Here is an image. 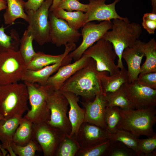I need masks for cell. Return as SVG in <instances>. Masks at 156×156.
Masks as SVG:
<instances>
[{
  "instance_id": "19",
  "label": "cell",
  "mask_w": 156,
  "mask_h": 156,
  "mask_svg": "<svg viewBox=\"0 0 156 156\" xmlns=\"http://www.w3.org/2000/svg\"><path fill=\"white\" fill-rule=\"evenodd\" d=\"M72 59L68 55L62 61L35 70L27 69L21 79L23 82L37 83L42 86L46 85L51 75L61 67L70 63Z\"/></svg>"
},
{
  "instance_id": "5",
  "label": "cell",
  "mask_w": 156,
  "mask_h": 156,
  "mask_svg": "<svg viewBox=\"0 0 156 156\" xmlns=\"http://www.w3.org/2000/svg\"><path fill=\"white\" fill-rule=\"evenodd\" d=\"M45 95L48 107L50 111V117L47 123L51 125L69 135L71 127L67 114L69 103L59 90L42 86Z\"/></svg>"
},
{
  "instance_id": "2",
  "label": "cell",
  "mask_w": 156,
  "mask_h": 156,
  "mask_svg": "<svg viewBox=\"0 0 156 156\" xmlns=\"http://www.w3.org/2000/svg\"><path fill=\"white\" fill-rule=\"evenodd\" d=\"M111 31L105 33L101 38L110 42L118 57L117 66L120 70L125 68L122 58L124 49L133 46L142 33L140 24L122 20L113 19Z\"/></svg>"
},
{
  "instance_id": "11",
  "label": "cell",
  "mask_w": 156,
  "mask_h": 156,
  "mask_svg": "<svg viewBox=\"0 0 156 156\" xmlns=\"http://www.w3.org/2000/svg\"><path fill=\"white\" fill-rule=\"evenodd\" d=\"M112 22L104 21L98 24L90 22L82 27L81 36L82 40L81 44L68 54L75 61L79 60L84 52L97 41L101 38L107 31L111 29Z\"/></svg>"
},
{
  "instance_id": "41",
  "label": "cell",
  "mask_w": 156,
  "mask_h": 156,
  "mask_svg": "<svg viewBox=\"0 0 156 156\" xmlns=\"http://www.w3.org/2000/svg\"><path fill=\"white\" fill-rule=\"evenodd\" d=\"M44 0H28L25 2V10H37L42 5Z\"/></svg>"
},
{
  "instance_id": "48",
  "label": "cell",
  "mask_w": 156,
  "mask_h": 156,
  "mask_svg": "<svg viewBox=\"0 0 156 156\" xmlns=\"http://www.w3.org/2000/svg\"></svg>"
},
{
  "instance_id": "20",
  "label": "cell",
  "mask_w": 156,
  "mask_h": 156,
  "mask_svg": "<svg viewBox=\"0 0 156 156\" xmlns=\"http://www.w3.org/2000/svg\"><path fill=\"white\" fill-rule=\"evenodd\" d=\"M62 92L67 99L70 106L68 118L71 130L69 136L76 138L79 129L84 122L85 110L84 109L81 108L78 104L79 98L78 96L70 92Z\"/></svg>"
},
{
  "instance_id": "16",
  "label": "cell",
  "mask_w": 156,
  "mask_h": 156,
  "mask_svg": "<svg viewBox=\"0 0 156 156\" xmlns=\"http://www.w3.org/2000/svg\"><path fill=\"white\" fill-rule=\"evenodd\" d=\"M145 43L138 39L133 46L126 48L123 51L122 58L125 61L127 66L129 83L136 80L140 73L142 60L144 56Z\"/></svg>"
},
{
  "instance_id": "33",
  "label": "cell",
  "mask_w": 156,
  "mask_h": 156,
  "mask_svg": "<svg viewBox=\"0 0 156 156\" xmlns=\"http://www.w3.org/2000/svg\"><path fill=\"white\" fill-rule=\"evenodd\" d=\"M80 148L75 138L66 135L60 144L55 156H75Z\"/></svg>"
},
{
  "instance_id": "17",
  "label": "cell",
  "mask_w": 156,
  "mask_h": 156,
  "mask_svg": "<svg viewBox=\"0 0 156 156\" xmlns=\"http://www.w3.org/2000/svg\"><path fill=\"white\" fill-rule=\"evenodd\" d=\"M112 134L106 129L84 122L79 129L76 139L81 148H86L110 139Z\"/></svg>"
},
{
  "instance_id": "39",
  "label": "cell",
  "mask_w": 156,
  "mask_h": 156,
  "mask_svg": "<svg viewBox=\"0 0 156 156\" xmlns=\"http://www.w3.org/2000/svg\"><path fill=\"white\" fill-rule=\"evenodd\" d=\"M122 146L120 144H113L107 156H131L136 155L134 152L125 146Z\"/></svg>"
},
{
  "instance_id": "25",
  "label": "cell",
  "mask_w": 156,
  "mask_h": 156,
  "mask_svg": "<svg viewBox=\"0 0 156 156\" xmlns=\"http://www.w3.org/2000/svg\"><path fill=\"white\" fill-rule=\"evenodd\" d=\"M33 123L24 117L20 119L19 125L13 137V141L20 146L26 145L32 139Z\"/></svg>"
},
{
  "instance_id": "45",
  "label": "cell",
  "mask_w": 156,
  "mask_h": 156,
  "mask_svg": "<svg viewBox=\"0 0 156 156\" xmlns=\"http://www.w3.org/2000/svg\"><path fill=\"white\" fill-rule=\"evenodd\" d=\"M5 120L3 116L0 113V120Z\"/></svg>"
},
{
  "instance_id": "44",
  "label": "cell",
  "mask_w": 156,
  "mask_h": 156,
  "mask_svg": "<svg viewBox=\"0 0 156 156\" xmlns=\"http://www.w3.org/2000/svg\"><path fill=\"white\" fill-rule=\"evenodd\" d=\"M152 6V12L156 13V0H151Z\"/></svg>"
},
{
  "instance_id": "30",
  "label": "cell",
  "mask_w": 156,
  "mask_h": 156,
  "mask_svg": "<svg viewBox=\"0 0 156 156\" xmlns=\"http://www.w3.org/2000/svg\"><path fill=\"white\" fill-rule=\"evenodd\" d=\"M124 84L116 91L105 94L107 106L118 107L124 110L134 109L128 99Z\"/></svg>"
},
{
  "instance_id": "34",
  "label": "cell",
  "mask_w": 156,
  "mask_h": 156,
  "mask_svg": "<svg viewBox=\"0 0 156 156\" xmlns=\"http://www.w3.org/2000/svg\"><path fill=\"white\" fill-rule=\"evenodd\" d=\"M121 116L119 107L116 106H106L105 110L104 119L106 129L110 133H114L120 122Z\"/></svg>"
},
{
  "instance_id": "7",
  "label": "cell",
  "mask_w": 156,
  "mask_h": 156,
  "mask_svg": "<svg viewBox=\"0 0 156 156\" xmlns=\"http://www.w3.org/2000/svg\"><path fill=\"white\" fill-rule=\"evenodd\" d=\"M19 51L0 54V86L17 83L27 70Z\"/></svg>"
},
{
  "instance_id": "32",
  "label": "cell",
  "mask_w": 156,
  "mask_h": 156,
  "mask_svg": "<svg viewBox=\"0 0 156 156\" xmlns=\"http://www.w3.org/2000/svg\"><path fill=\"white\" fill-rule=\"evenodd\" d=\"M113 142L110 139L100 143L86 148H81L76 156H107Z\"/></svg>"
},
{
  "instance_id": "47",
  "label": "cell",
  "mask_w": 156,
  "mask_h": 156,
  "mask_svg": "<svg viewBox=\"0 0 156 156\" xmlns=\"http://www.w3.org/2000/svg\"><path fill=\"white\" fill-rule=\"evenodd\" d=\"M78 0V1H80V0Z\"/></svg>"
},
{
  "instance_id": "28",
  "label": "cell",
  "mask_w": 156,
  "mask_h": 156,
  "mask_svg": "<svg viewBox=\"0 0 156 156\" xmlns=\"http://www.w3.org/2000/svg\"><path fill=\"white\" fill-rule=\"evenodd\" d=\"M5 28L0 27V54L9 51H18L20 39L18 32L14 29L10 31V35L5 32Z\"/></svg>"
},
{
  "instance_id": "27",
  "label": "cell",
  "mask_w": 156,
  "mask_h": 156,
  "mask_svg": "<svg viewBox=\"0 0 156 156\" xmlns=\"http://www.w3.org/2000/svg\"><path fill=\"white\" fill-rule=\"evenodd\" d=\"M110 139L112 142H120L132 150L136 155L140 156L139 144L140 139L129 132L122 129H116Z\"/></svg>"
},
{
  "instance_id": "22",
  "label": "cell",
  "mask_w": 156,
  "mask_h": 156,
  "mask_svg": "<svg viewBox=\"0 0 156 156\" xmlns=\"http://www.w3.org/2000/svg\"><path fill=\"white\" fill-rule=\"evenodd\" d=\"M107 72H99L101 84L103 93L113 92L118 90L128 82L127 70L125 68L112 75H107Z\"/></svg>"
},
{
  "instance_id": "24",
  "label": "cell",
  "mask_w": 156,
  "mask_h": 156,
  "mask_svg": "<svg viewBox=\"0 0 156 156\" xmlns=\"http://www.w3.org/2000/svg\"><path fill=\"white\" fill-rule=\"evenodd\" d=\"M6 0L7 8L3 14L5 24H13L15 21L18 18L23 19L27 22V15L24 12L25 2L23 0Z\"/></svg>"
},
{
  "instance_id": "21",
  "label": "cell",
  "mask_w": 156,
  "mask_h": 156,
  "mask_svg": "<svg viewBox=\"0 0 156 156\" xmlns=\"http://www.w3.org/2000/svg\"><path fill=\"white\" fill-rule=\"evenodd\" d=\"M64 52L60 55H53L41 52H36L35 55L27 65V69L35 70L58 63L76 48L75 43H68L65 45Z\"/></svg>"
},
{
  "instance_id": "6",
  "label": "cell",
  "mask_w": 156,
  "mask_h": 156,
  "mask_svg": "<svg viewBox=\"0 0 156 156\" xmlns=\"http://www.w3.org/2000/svg\"><path fill=\"white\" fill-rule=\"evenodd\" d=\"M52 1L53 0H44L36 11H25L29 24L27 29L31 31L34 40L40 46L51 42L49 14Z\"/></svg>"
},
{
  "instance_id": "13",
  "label": "cell",
  "mask_w": 156,
  "mask_h": 156,
  "mask_svg": "<svg viewBox=\"0 0 156 156\" xmlns=\"http://www.w3.org/2000/svg\"><path fill=\"white\" fill-rule=\"evenodd\" d=\"M51 42L56 46L65 45L68 43L77 42L81 34L71 27L64 20L55 16L49 12Z\"/></svg>"
},
{
  "instance_id": "42",
  "label": "cell",
  "mask_w": 156,
  "mask_h": 156,
  "mask_svg": "<svg viewBox=\"0 0 156 156\" xmlns=\"http://www.w3.org/2000/svg\"><path fill=\"white\" fill-rule=\"evenodd\" d=\"M61 0H53L52 4L49 10V12H52L57 6Z\"/></svg>"
},
{
  "instance_id": "10",
  "label": "cell",
  "mask_w": 156,
  "mask_h": 156,
  "mask_svg": "<svg viewBox=\"0 0 156 156\" xmlns=\"http://www.w3.org/2000/svg\"><path fill=\"white\" fill-rule=\"evenodd\" d=\"M66 134L47 122L33 124L32 138L40 146L44 156H55L60 144Z\"/></svg>"
},
{
  "instance_id": "8",
  "label": "cell",
  "mask_w": 156,
  "mask_h": 156,
  "mask_svg": "<svg viewBox=\"0 0 156 156\" xmlns=\"http://www.w3.org/2000/svg\"><path fill=\"white\" fill-rule=\"evenodd\" d=\"M83 54L94 60L98 72L107 71L111 75L120 70L114 63L116 54L112 44L107 41L100 39L88 48Z\"/></svg>"
},
{
  "instance_id": "38",
  "label": "cell",
  "mask_w": 156,
  "mask_h": 156,
  "mask_svg": "<svg viewBox=\"0 0 156 156\" xmlns=\"http://www.w3.org/2000/svg\"><path fill=\"white\" fill-rule=\"evenodd\" d=\"M142 25L149 34H154L156 29V13L144 14L142 18Z\"/></svg>"
},
{
  "instance_id": "14",
  "label": "cell",
  "mask_w": 156,
  "mask_h": 156,
  "mask_svg": "<svg viewBox=\"0 0 156 156\" xmlns=\"http://www.w3.org/2000/svg\"><path fill=\"white\" fill-rule=\"evenodd\" d=\"M106 0H89V9L85 13L84 25L94 21H103L118 19L129 21L127 18L119 15L116 11V5L120 0H114L113 2L109 4L105 3Z\"/></svg>"
},
{
  "instance_id": "36",
  "label": "cell",
  "mask_w": 156,
  "mask_h": 156,
  "mask_svg": "<svg viewBox=\"0 0 156 156\" xmlns=\"http://www.w3.org/2000/svg\"><path fill=\"white\" fill-rule=\"evenodd\" d=\"M89 6V3L83 4L78 0H61L56 8H62L68 12L76 11L86 12Z\"/></svg>"
},
{
  "instance_id": "18",
  "label": "cell",
  "mask_w": 156,
  "mask_h": 156,
  "mask_svg": "<svg viewBox=\"0 0 156 156\" xmlns=\"http://www.w3.org/2000/svg\"><path fill=\"white\" fill-rule=\"evenodd\" d=\"M91 58L83 54L79 60L60 67L53 75L48 80L46 86L51 88L59 90L64 83L78 70L86 66Z\"/></svg>"
},
{
  "instance_id": "1",
  "label": "cell",
  "mask_w": 156,
  "mask_h": 156,
  "mask_svg": "<svg viewBox=\"0 0 156 156\" xmlns=\"http://www.w3.org/2000/svg\"><path fill=\"white\" fill-rule=\"evenodd\" d=\"M59 90L80 96L85 101H92L97 94L102 92L99 72L94 60L91 58L88 64L67 79Z\"/></svg>"
},
{
  "instance_id": "37",
  "label": "cell",
  "mask_w": 156,
  "mask_h": 156,
  "mask_svg": "<svg viewBox=\"0 0 156 156\" xmlns=\"http://www.w3.org/2000/svg\"><path fill=\"white\" fill-rule=\"evenodd\" d=\"M156 148V134L148 138L140 139L139 144L140 156L155 155L154 151Z\"/></svg>"
},
{
  "instance_id": "31",
  "label": "cell",
  "mask_w": 156,
  "mask_h": 156,
  "mask_svg": "<svg viewBox=\"0 0 156 156\" xmlns=\"http://www.w3.org/2000/svg\"><path fill=\"white\" fill-rule=\"evenodd\" d=\"M34 37L31 31L27 29L20 39L18 51L27 64L36 54L33 46Z\"/></svg>"
},
{
  "instance_id": "12",
  "label": "cell",
  "mask_w": 156,
  "mask_h": 156,
  "mask_svg": "<svg viewBox=\"0 0 156 156\" xmlns=\"http://www.w3.org/2000/svg\"><path fill=\"white\" fill-rule=\"evenodd\" d=\"M128 100L136 109L155 107L156 106V90L144 86L137 80L124 84Z\"/></svg>"
},
{
  "instance_id": "29",
  "label": "cell",
  "mask_w": 156,
  "mask_h": 156,
  "mask_svg": "<svg viewBox=\"0 0 156 156\" xmlns=\"http://www.w3.org/2000/svg\"><path fill=\"white\" fill-rule=\"evenodd\" d=\"M144 51L146 60L140 67V73L156 72V42L154 38L145 43Z\"/></svg>"
},
{
  "instance_id": "46",
  "label": "cell",
  "mask_w": 156,
  "mask_h": 156,
  "mask_svg": "<svg viewBox=\"0 0 156 156\" xmlns=\"http://www.w3.org/2000/svg\"><path fill=\"white\" fill-rule=\"evenodd\" d=\"M4 156V155L2 152H1L0 151V156Z\"/></svg>"
},
{
  "instance_id": "15",
  "label": "cell",
  "mask_w": 156,
  "mask_h": 156,
  "mask_svg": "<svg viewBox=\"0 0 156 156\" xmlns=\"http://www.w3.org/2000/svg\"><path fill=\"white\" fill-rule=\"evenodd\" d=\"M81 103L85 110L84 122L106 129L104 115L107 104L105 94L101 92L92 101H85Z\"/></svg>"
},
{
  "instance_id": "43",
  "label": "cell",
  "mask_w": 156,
  "mask_h": 156,
  "mask_svg": "<svg viewBox=\"0 0 156 156\" xmlns=\"http://www.w3.org/2000/svg\"><path fill=\"white\" fill-rule=\"evenodd\" d=\"M7 8V3L6 0H0V11Z\"/></svg>"
},
{
  "instance_id": "23",
  "label": "cell",
  "mask_w": 156,
  "mask_h": 156,
  "mask_svg": "<svg viewBox=\"0 0 156 156\" xmlns=\"http://www.w3.org/2000/svg\"><path fill=\"white\" fill-rule=\"evenodd\" d=\"M20 119L12 118L0 120V141L3 149H6L11 156H16L12 148L13 137L19 123Z\"/></svg>"
},
{
  "instance_id": "4",
  "label": "cell",
  "mask_w": 156,
  "mask_h": 156,
  "mask_svg": "<svg viewBox=\"0 0 156 156\" xmlns=\"http://www.w3.org/2000/svg\"><path fill=\"white\" fill-rule=\"evenodd\" d=\"M26 85L18 82L0 86V113L5 119L21 118L29 109Z\"/></svg>"
},
{
  "instance_id": "9",
  "label": "cell",
  "mask_w": 156,
  "mask_h": 156,
  "mask_svg": "<svg viewBox=\"0 0 156 156\" xmlns=\"http://www.w3.org/2000/svg\"><path fill=\"white\" fill-rule=\"evenodd\" d=\"M24 83L27 88L31 106L24 117L34 124L47 122L50 119V111L42 86L37 83Z\"/></svg>"
},
{
  "instance_id": "26",
  "label": "cell",
  "mask_w": 156,
  "mask_h": 156,
  "mask_svg": "<svg viewBox=\"0 0 156 156\" xmlns=\"http://www.w3.org/2000/svg\"><path fill=\"white\" fill-rule=\"evenodd\" d=\"M51 12L56 17L65 21L70 27L76 30H78L84 25L85 14L82 12H68L57 8Z\"/></svg>"
},
{
  "instance_id": "3",
  "label": "cell",
  "mask_w": 156,
  "mask_h": 156,
  "mask_svg": "<svg viewBox=\"0 0 156 156\" xmlns=\"http://www.w3.org/2000/svg\"><path fill=\"white\" fill-rule=\"evenodd\" d=\"M119 111L121 119L116 129L126 130L138 138L156 133L153 128L156 122L155 107L129 110L119 108Z\"/></svg>"
},
{
  "instance_id": "40",
  "label": "cell",
  "mask_w": 156,
  "mask_h": 156,
  "mask_svg": "<svg viewBox=\"0 0 156 156\" xmlns=\"http://www.w3.org/2000/svg\"><path fill=\"white\" fill-rule=\"evenodd\" d=\"M136 80L143 86L156 90V72L140 73Z\"/></svg>"
},
{
  "instance_id": "35",
  "label": "cell",
  "mask_w": 156,
  "mask_h": 156,
  "mask_svg": "<svg viewBox=\"0 0 156 156\" xmlns=\"http://www.w3.org/2000/svg\"><path fill=\"white\" fill-rule=\"evenodd\" d=\"M11 146L14 153L19 156H34L36 151L42 150L38 143L33 139L25 146H18L13 142Z\"/></svg>"
}]
</instances>
